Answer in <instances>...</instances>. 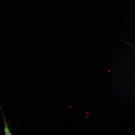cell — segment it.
Wrapping results in <instances>:
<instances>
[{
	"mask_svg": "<svg viewBox=\"0 0 135 135\" xmlns=\"http://www.w3.org/2000/svg\"><path fill=\"white\" fill-rule=\"evenodd\" d=\"M128 45H130V46H131L132 47H133V48H134L135 49V47L134 46H133V45H131V44H129V43H127Z\"/></svg>",
	"mask_w": 135,
	"mask_h": 135,
	"instance_id": "obj_2",
	"label": "cell"
},
{
	"mask_svg": "<svg viewBox=\"0 0 135 135\" xmlns=\"http://www.w3.org/2000/svg\"><path fill=\"white\" fill-rule=\"evenodd\" d=\"M0 109L1 110L2 112V116L3 120H4V131L5 132V134L6 135H12L13 134L10 131L8 127V123L7 122L6 118L4 115V111L2 109H1V106H0Z\"/></svg>",
	"mask_w": 135,
	"mask_h": 135,
	"instance_id": "obj_1",
	"label": "cell"
}]
</instances>
